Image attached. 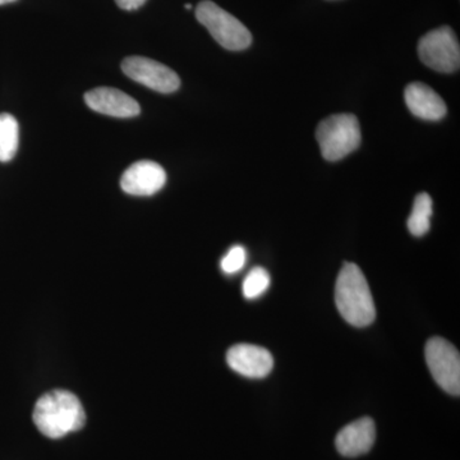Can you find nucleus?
Listing matches in <instances>:
<instances>
[{
	"label": "nucleus",
	"mask_w": 460,
	"mask_h": 460,
	"mask_svg": "<svg viewBox=\"0 0 460 460\" xmlns=\"http://www.w3.org/2000/svg\"><path fill=\"white\" fill-rule=\"evenodd\" d=\"M32 419L42 435L60 438L71 432L80 431L86 423V413L74 393L57 389L39 399Z\"/></svg>",
	"instance_id": "f257e3e1"
},
{
	"label": "nucleus",
	"mask_w": 460,
	"mask_h": 460,
	"mask_svg": "<svg viewBox=\"0 0 460 460\" xmlns=\"http://www.w3.org/2000/svg\"><path fill=\"white\" fill-rule=\"evenodd\" d=\"M335 302L341 317L356 328H366L376 319L370 286L356 263L345 262L339 272Z\"/></svg>",
	"instance_id": "f03ea898"
},
{
	"label": "nucleus",
	"mask_w": 460,
	"mask_h": 460,
	"mask_svg": "<svg viewBox=\"0 0 460 460\" xmlns=\"http://www.w3.org/2000/svg\"><path fill=\"white\" fill-rule=\"evenodd\" d=\"M317 142L323 159L338 162L361 145V127L352 114H335L319 124Z\"/></svg>",
	"instance_id": "7ed1b4c3"
},
{
	"label": "nucleus",
	"mask_w": 460,
	"mask_h": 460,
	"mask_svg": "<svg viewBox=\"0 0 460 460\" xmlns=\"http://www.w3.org/2000/svg\"><path fill=\"white\" fill-rule=\"evenodd\" d=\"M196 18L204 25L215 41L226 49L239 51L252 44V35L234 16L210 0H204L196 8Z\"/></svg>",
	"instance_id": "20e7f679"
},
{
	"label": "nucleus",
	"mask_w": 460,
	"mask_h": 460,
	"mask_svg": "<svg viewBox=\"0 0 460 460\" xmlns=\"http://www.w3.org/2000/svg\"><path fill=\"white\" fill-rule=\"evenodd\" d=\"M420 62L434 71L453 74L460 66V48L456 33L449 26L426 33L419 42Z\"/></svg>",
	"instance_id": "39448f33"
},
{
	"label": "nucleus",
	"mask_w": 460,
	"mask_h": 460,
	"mask_svg": "<svg viewBox=\"0 0 460 460\" xmlns=\"http://www.w3.org/2000/svg\"><path fill=\"white\" fill-rule=\"evenodd\" d=\"M426 362L432 377L445 392L460 394V356L458 349L443 338H431L426 344Z\"/></svg>",
	"instance_id": "423d86ee"
},
{
	"label": "nucleus",
	"mask_w": 460,
	"mask_h": 460,
	"mask_svg": "<svg viewBox=\"0 0 460 460\" xmlns=\"http://www.w3.org/2000/svg\"><path fill=\"white\" fill-rule=\"evenodd\" d=\"M127 77L160 93H172L180 89L181 80L172 69L145 57H128L122 62Z\"/></svg>",
	"instance_id": "0eeeda50"
},
{
	"label": "nucleus",
	"mask_w": 460,
	"mask_h": 460,
	"mask_svg": "<svg viewBox=\"0 0 460 460\" xmlns=\"http://www.w3.org/2000/svg\"><path fill=\"white\" fill-rule=\"evenodd\" d=\"M166 183V172L162 165L150 160L135 163L123 172L120 187L132 196H153Z\"/></svg>",
	"instance_id": "6e6552de"
},
{
	"label": "nucleus",
	"mask_w": 460,
	"mask_h": 460,
	"mask_svg": "<svg viewBox=\"0 0 460 460\" xmlns=\"http://www.w3.org/2000/svg\"><path fill=\"white\" fill-rule=\"evenodd\" d=\"M226 362L233 371L251 378L266 377L274 367L271 353L252 344L233 345L226 353Z\"/></svg>",
	"instance_id": "1a4fd4ad"
},
{
	"label": "nucleus",
	"mask_w": 460,
	"mask_h": 460,
	"mask_svg": "<svg viewBox=\"0 0 460 460\" xmlns=\"http://www.w3.org/2000/svg\"><path fill=\"white\" fill-rule=\"evenodd\" d=\"M87 107L100 114L115 118H133L141 113L140 105L123 91L111 87H99L86 93Z\"/></svg>",
	"instance_id": "9d476101"
},
{
	"label": "nucleus",
	"mask_w": 460,
	"mask_h": 460,
	"mask_svg": "<svg viewBox=\"0 0 460 460\" xmlns=\"http://www.w3.org/2000/svg\"><path fill=\"white\" fill-rule=\"evenodd\" d=\"M376 440V428L370 417L354 420L338 432L335 447L339 454L347 458H356L367 454Z\"/></svg>",
	"instance_id": "9b49d317"
},
{
	"label": "nucleus",
	"mask_w": 460,
	"mask_h": 460,
	"mask_svg": "<svg viewBox=\"0 0 460 460\" xmlns=\"http://www.w3.org/2000/svg\"><path fill=\"white\" fill-rule=\"evenodd\" d=\"M405 104L411 113L425 120H440L447 115V105L436 91L422 83L408 84L404 93Z\"/></svg>",
	"instance_id": "f8f14e48"
},
{
	"label": "nucleus",
	"mask_w": 460,
	"mask_h": 460,
	"mask_svg": "<svg viewBox=\"0 0 460 460\" xmlns=\"http://www.w3.org/2000/svg\"><path fill=\"white\" fill-rule=\"evenodd\" d=\"M20 144V126L16 118L0 114V162L8 163L16 156Z\"/></svg>",
	"instance_id": "ddd939ff"
},
{
	"label": "nucleus",
	"mask_w": 460,
	"mask_h": 460,
	"mask_svg": "<svg viewBox=\"0 0 460 460\" xmlns=\"http://www.w3.org/2000/svg\"><path fill=\"white\" fill-rule=\"evenodd\" d=\"M432 199L429 193H420L414 199L413 208L408 217L411 234L422 237L431 228Z\"/></svg>",
	"instance_id": "4468645a"
},
{
	"label": "nucleus",
	"mask_w": 460,
	"mask_h": 460,
	"mask_svg": "<svg viewBox=\"0 0 460 460\" xmlns=\"http://www.w3.org/2000/svg\"><path fill=\"white\" fill-rule=\"evenodd\" d=\"M270 287V275L263 268L252 269L243 281V296L247 299H255L257 296L263 295Z\"/></svg>",
	"instance_id": "2eb2a0df"
},
{
	"label": "nucleus",
	"mask_w": 460,
	"mask_h": 460,
	"mask_svg": "<svg viewBox=\"0 0 460 460\" xmlns=\"http://www.w3.org/2000/svg\"><path fill=\"white\" fill-rule=\"evenodd\" d=\"M246 260V250L242 246H234L230 248L228 253L223 257L220 268L226 274H235L243 269Z\"/></svg>",
	"instance_id": "dca6fc26"
},
{
	"label": "nucleus",
	"mask_w": 460,
	"mask_h": 460,
	"mask_svg": "<svg viewBox=\"0 0 460 460\" xmlns=\"http://www.w3.org/2000/svg\"><path fill=\"white\" fill-rule=\"evenodd\" d=\"M146 0H115L118 7L124 9V11H135L145 4Z\"/></svg>",
	"instance_id": "f3484780"
},
{
	"label": "nucleus",
	"mask_w": 460,
	"mask_h": 460,
	"mask_svg": "<svg viewBox=\"0 0 460 460\" xmlns=\"http://www.w3.org/2000/svg\"><path fill=\"white\" fill-rule=\"evenodd\" d=\"M17 0H0V5L9 4V3H14Z\"/></svg>",
	"instance_id": "a211bd4d"
},
{
	"label": "nucleus",
	"mask_w": 460,
	"mask_h": 460,
	"mask_svg": "<svg viewBox=\"0 0 460 460\" xmlns=\"http://www.w3.org/2000/svg\"><path fill=\"white\" fill-rule=\"evenodd\" d=\"M184 8L192 9V4H186V5H184Z\"/></svg>",
	"instance_id": "6ab92c4d"
}]
</instances>
